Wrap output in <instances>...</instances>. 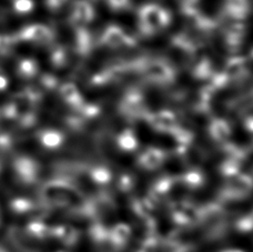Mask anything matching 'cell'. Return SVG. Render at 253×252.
<instances>
[{
    "mask_svg": "<svg viewBox=\"0 0 253 252\" xmlns=\"http://www.w3.org/2000/svg\"><path fill=\"white\" fill-rule=\"evenodd\" d=\"M16 178L21 183L33 184L39 180L40 177V165L35 159L27 156H19L15 158L12 164Z\"/></svg>",
    "mask_w": 253,
    "mask_h": 252,
    "instance_id": "6da1fadb",
    "label": "cell"
},
{
    "mask_svg": "<svg viewBox=\"0 0 253 252\" xmlns=\"http://www.w3.org/2000/svg\"><path fill=\"white\" fill-rule=\"evenodd\" d=\"M16 42H35L39 44H50L55 39V34L48 26L35 24L22 28L15 36Z\"/></svg>",
    "mask_w": 253,
    "mask_h": 252,
    "instance_id": "7a4b0ae2",
    "label": "cell"
},
{
    "mask_svg": "<svg viewBox=\"0 0 253 252\" xmlns=\"http://www.w3.org/2000/svg\"><path fill=\"white\" fill-rule=\"evenodd\" d=\"M94 16H96V11L88 0H76L72 3L69 21L78 28L91 22L94 19Z\"/></svg>",
    "mask_w": 253,
    "mask_h": 252,
    "instance_id": "3957f363",
    "label": "cell"
},
{
    "mask_svg": "<svg viewBox=\"0 0 253 252\" xmlns=\"http://www.w3.org/2000/svg\"><path fill=\"white\" fill-rule=\"evenodd\" d=\"M59 93L67 105L70 106L75 111H78L85 103L83 94L74 84H63L59 89Z\"/></svg>",
    "mask_w": 253,
    "mask_h": 252,
    "instance_id": "277c9868",
    "label": "cell"
},
{
    "mask_svg": "<svg viewBox=\"0 0 253 252\" xmlns=\"http://www.w3.org/2000/svg\"><path fill=\"white\" fill-rule=\"evenodd\" d=\"M93 48V37L84 27H78L75 36V50L79 56L84 57L91 52Z\"/></svg>",
    "mask_w": 253,
    "mask_h": 252,
    "instance_id": "5b68a950",
    "label": "cell"
},
{
    "mask_svg": "<svg viewBox=\"0 0 253 252\" xmlns=\"http://www.w3.org/2000/svg\"><path fill=\"white\" fill-rule=\"evenodd\" d=\"M38 139L46 149H58L65 141V136L58 130L44 129L38 133Z\"/></svg>",
    "mask_w": 253,
    "mask_h": 252,
    "instance_id": "8992f818",
    "label": "cell"
},
{
    "mask_svg": "<svg viewBox=\"0 0 253 252\" xmlns=\"http://www.w3.org/2000/svg\"><path fill=\"white\" fill-rule=\"evenodd\" d=\"M39 71V66L37 60L33 58H25L18 62L17 66V74L19 77L24 79L34 78Z\"/></svg>",
    "mask_w": 253,
    "mask_h": 252,
    "instance_id": "52a82bcc",
    "label": "cell"
},
{
    "mask_svg": "<svg viewBox=\"0 0 253 252\" xmlns=\"http://www.w3.org/2000/svg\"><path fill=\"white\" fill-rule=\"evenodd\" d=\"M69 60V52L66 47L58 46L52 49L50 53V62L55 68H63Z\"/></svg>",
    "mask_w": 253,
    "mask_h": 252,
    "instance_id": "ba28073f",
    "label": "cell"
},
{
    "mask_svg": "<svg viewBox=\"0 0 253 252\" xmlns=\"http://www.w3.org/2000/svg\"><path fill=\"white\" fill-rule=\"evenodd\" d=\"M88 174L94 183H106L110 178V174L106 168L96 167V166L89 169Z\"/></svg>",
    "mask_w": 253,
    "mask_h": 252,
    "instance_id": "9c48e42d",
    "label": "cell"
},
{
    "mask_svg": "<svg viewBox=\"0 0 253 252\" xmlns=\"http://www.w3.org/2000/svg\"><path fill=\"white\" fill-rule=\"evenodd\" d=\"M13 11L19 15H27L35 9L34 0H12Z\"/></svg>",
    "mask_w": 253,
    "mask_h": 252,
    "instance_id": "30bf717a",
    "label": "cell"
},
{
    "mask_svg": "<svg viewBox=\"0 0 253 252\" xmlns=\"http://www.w3.org/2000/svg\"><path fill=\"white\" fill-rule=\"evenodd\" d=\"M16 42L15 36H0V59L10 53Z\"/></svg>",
    "mask_w": 253,
    "mask_h": 252,
    "instance_id": "8fae6325",
    "label": "cell"
},
{
    "mask_svg": "<svg viewBox=\"0 0 253 252\" xmlns=\"http://www.w3.org/2000/svg\"><path fill=\"white\" fill-rule=\"evenodd\" d=\"M120 42L119 31L115 28H109L106 30L105 35L102 36L101 42L106 46H116Z\"/></svg>",
    "mask_w": 253,
    "mask_h": 252,
    "instance_id": "7c38bea8",
    "label": "cell"
},
{
    "mask_svg": "<svg viewBox=\"0 0 253 252\" xmlns=\"http://www.w3.org/2000/svg\"><path fill=\"white\" fill-rule=\"evenodd\" d=\"M67 2L68 0H44V4H46L47 9L51 12L59 11Z\"/></svg>",
    "mask_w": 253,
    "mask_h": 252,
    "instance_id": "4fadbf2b",
    "label": "cell"
},
{
    "mask_svg": "<svg viewBox=\"0 0 253 252\" xmlns=\"http://www.w3.org/2000/svg\"><path fill=\"white\" fill-rule=\"evenodd\" d=\"M40 83H42V87L46 89H53L57 87L58 84V79L53 77L52 75H44L40 79Z\"/></svg>",
    "mask_w": 253,
    "mask_h": 252,
    "instance_id": "5bb4252c",
    "label": "cell"
},
{
    "mask_svg": "<svg viewBox=\"0 0 253 252\" xmlns=\"http://www.w3.org/2000/svg\"><path fill=\"white\" fill-rule=\"evenodd\" d=\"M111 8H121L126 3V0H107Z\"/></svg>",
    "mask_w": 253,
    "mask_h": 252,
    "instance_id": "9a60e30c",
    "label": "cell"
},
{
    "mask_svg": "<svg viewBox=\"0 0 253 252\" xmlns=\"http://www.w3.org/2000/svg\"><path fill=\"white\" fill-rule=\"evenodd\" d=\"M8 87V79L6 76L0 74V91H2Z\"/></svg>",
    "mask_w": 253,
    "mask_h": 252,
    "instance_id": "2e32d148",
    "label": "cell"
},
{
    "mask_svg": "<svg viewBox=\"0 0 253 252\" xmlns=\"http://www.w3.org/2000/svg\"><path fill=\"white\" fill-rule=\"evenodd\" d=\"M224 252H242V251H239V250H229V251H224Z\"/></svg>",
    "mask_w": 253,
    "mask_h": 252,
    "instance_id": "e0dca14e",
    "label": "cell"
},
{
    "mask_svg": "<svg viewBox=\"0 0 253 252\" xmlns=\"http://www.w3.org/2000/svg\"><path fill=\"white\" fill-rule=\"evenodd\" d=\"M1 171H2V164L0 163V173H1Z\"/></svg>",
    "mask_w": 253,
    "mask_h": 252,
    "instance_id": "ac0fdd59",
    "label": "cell"
}]
</instances>
